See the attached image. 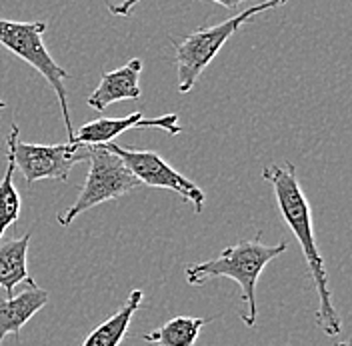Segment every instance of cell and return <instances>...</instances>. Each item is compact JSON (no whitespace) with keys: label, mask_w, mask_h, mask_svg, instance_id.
Instances as JSON below:
<instances>
[{"label":"cell","mask_w":352,"mask_h":346,"mask_svg":"<svg viewBox=\"0 0 352 346\" xmlns=\"http://www.w3.org/2000/svg\"><path fill=\"white\" fill-rule=\"evenodd\" d=\"M263 178L272 186L278 210L283 215L286 226L296 237L300 250L310 270V277L314 282L316 294H318V310H316V323L322 328V332L330 338H338L342 334V323L336 314V308L332 304L329 272L324 259L318 250L316 238H314V224H312V208L307 195L300 186L296 166L292 162L286 164H268L264 166Z\"/></svg>","instance_id":"1"},{"label":"cell","mask_w":352,"mask_h":346,"mask_svg":"<svg viewBox=\"0 0 352 346\" xmlns=\"http://www.w3.org/2000/svg\"><path fill=\"white\" fill-rule=\"evenodd\" d=\"M261 233L252 240H241L228 248H224L217 259L190 264L184 270L186 282L192 286H200L214 279H232L241 286V299L244 303V312L241 314L242 323L248 328L256 326L258 306H256V282L268 262L278 259L286 252L288 244L280 240L278 244L261 242Z\"/></svg>","instance_id":"2"},{"label":"cell","mask_w":352,"mask_h":346,"mask_svg":"<svg viewBox=\"0 0 352 346\" xmlns=\"http://www.w3.org/2000/svg\"><path fill=\"white\" fill-rule=\"evenodd\" d=\"M283 4H285V0H268L263 4H252L224 22L198 28L195 32H188L186 36H180V39H170L176 50L175 63L178 92L188 94L195 88L200 74L214 61L220 48L228 43L246 22L252 21L254 17L263 14L266 10L283 6Z\"/></svg>","instance_id":"3"},{"label":"cell","mask_w":352,"mask_h":346,"mask_svg":"<svg viewBox=\"0 0 352 346\" xmlns=\"http://www.w3.org/2000/svg\"><path fill=\"white\" fill-rule=\"evenodd\" d=\"M44 32H46V22H16L0 19V44L6 50H10L14 56L24 61L26 65L38 70L44 80L56 92L63 116H65L68 142H72L74 129H72V118H70L68 96H66L65 88V80L70 78V74L50 56L48 48L44 46Z\"/></svg>","instance_id":"4"},{"label":"cell","mask_w":352,"mask_h":346,"mask_svg":"<svg viewBox=\"0 0 352 346\" xmlns=\"http://www.w3.org/2000/svg\"><path fill=\"white\" fill-rule=\"evenodd\" d=\"M88 162L90 169L76 202L56 217L60 226H70L72 220L80 217L82 213L102 202L116 200L142 186L134 178V174L122 164V160L104 147H88Z\"/></svg>","instance_id":"5"},{"label":"cell","mask_w":352,"mask_h":346,"mask_svg":"<svg viewBox=\"0 0 352 346\" xmlns=\"http://www.w3.org/2000/svg\"><path fill=\"white\" fill-rule=\"evenodd\" d=\"M109 152L114 156H118L122 160V164L134 174V178L140 184L153 186V188H166L170 193H176L182 196L186 202L192 204L195 213H202L204 208V200L206 196L202 193V188L197 186L192 180H188L184 174L176 173L175 169L153 151H134V149H126L120 144H102Z\"/></svg>","instance_id":"6"},{"label":"cell","mask_w":352,"mask_h":346,"mask_svg":"<svg viewBox=\"0 0 352 346\" xmlns=\"http://www.w3.org/2000/svg\"><path fill=\"white\" fill-rule=\"evenodd\" d=\"M88 160V147L78 142L65 144H32L16 142L14 144V166L19 169L26 184L38 180H68L70 171Z\"/></svg>","instance_id":"7"},{"label":"cell","mask_w":352,"mask_h":346,"mask_svg":"<svg viewBox=\"0 0 352 346\" xmlns=\"http://www.w3.org/2000/svg\"><path fill=\"white\" fill-rule=\"evenodd\" d=\"M132 129H160L168 132L170 136H176L182 132L178 114H164L158 118H146L144 112L136 110L124 118H98L82 125L78 130H74L72 142H78L82 147H102L114 142L122 132Z\"/></svg>","instance_id":"8"},{"label":"cell","mask_w":352,"mask_h":346,"mask_svg":"<svg viewBox=\"0 0 352 346\" xmlns=\"http://www.w3.org/2000/svg\"><path fill=\"white\" fill-rule=\"evenodd\" d=\"M140 72H142V61L132 58L126 65L104 72L100 76L98 87L88 96V107L96 112H104L110 105L120 102V100H138L142 90H140Z\"/></svg>","instance_id":"9"},{"label":"cell","mask_w":352,"mask_h":346,"mask_svg":"<svg viewBox=\"0 0 352 346\" xmlns=\"http://www.w3.org/2000/svg\"><path fill=\"white\" fill-rule=\"evenodd\" d=\"M50 301L48 290L41 288L36 282H28L26 288L10 296L0 299V345L8 334H21L22 326L26 325L38 310Z\"/></svg>","instance_id":"10"},{"label":"cell","mask_w":352,"mask_h":346,"mask_svg":"<svg viewBox=\"0 0 352 346\" xmlns=\"http://www.w3.org/2000/svg\"><path fill=\"white\" fill-rule=\"evenodd\" d=\"M30 246V235L21 238H6L0 242V288L6 292V299L14 296V286L21 282H32L28 272L26 257Z\"/></svg>","instance_id":"11"},{"label":"cell","mask_w":352,"mask_h":346,"mask_svg":"<svg viewBox=\"0 0 352 346\" xmlns=\"http://www.w3.org/2000/svg\"><path fill=\"white\" fill-rule=\"evenodd\" d=\"M142 290H132L126 299V303L122 304L112 316H109L102 325H98L90 334L87 336V340L82 343V346H120L126 332H129V326H131L132 316L134 312L140 308L142 304Z\"/></svg>","instance_id":"12"},{"label":"cell","mask_w":352,"mask_h":346,"mask_svg":"<svg viewBox=\"0 0 352 346\" xmlns=\"http://www.w3.org/2000/svg\"><path fill=\"white\" fill-rule=\"evenodd\" d=\"M19 127L16 122H12L10 134H8V152H6V173L0 180V240L4 237L6 228H10L19 217H21V193L14 186V144L19 142Z\"/></svg>","instance_id":"13"},{"label":"cell","mask_w":352,"mask_h":346,"mask_svg":"<svg viewBox=\"0 0 352 346\" xmlns=\"http://www.w3.org/2000/svg\"><path fill=\"white\" fill-rule=\"evenodd\" d=\"M212 318H200V316H176L168 323L158 326L156 330L144 334L142 338L146 343L156 346H195L202 326L208 325Z\"/></svg>","instance_id":"14"},{"label":"cell","mask_w":352,"mask_h":346,"mask_svg":"<svg viewBox=\"0 0 352 346\" xmlns=\"http://www.w3.org/2000/svg\"><path fill=\"white\" fill-rule=\"evenodd\" d=\"M134 6H136V2H132V4H122V6H109V8L112 12H116V14H124V17H126Z\"/></svg>","instance_id":"15"},{"label":"cell","mask_w":352,"mask_h":346,"mask_svg":"<svg viewBox=\"0 0 352 346\" xmlns=\"http://www.w3.org/2000/svg\"><path fill=\"white\" fill-rule=\"evenodd\" d=\"M2 109H6V102H4V100H0V110Z\"/></svg>","instance_id":"16"},{"label":"cell","mask_w":352,"mask_h":346,"mask_svg":"<svg viewBox=\"0 0 352 346\" xmlns=\"http://www.w3.org/2000/svg\"><path fill=\"white\" fill-rule=\"evenodd\" d=\"M338 346H349V343H338Z\"/></svg>","instance_id":"17"}]
</instances>
